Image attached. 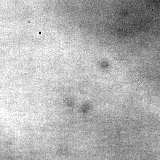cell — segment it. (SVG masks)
<instances>
[{"label": "cell", "mask_w": 160, "mask_h": 160, "mask_svg": "<svg viewBox=\"0 0 160 160\" xmlns=\"http://www.w3.org/2000/svg\"><path fill=\"white\" fill-rule=\"evenodd\" d=\"M148 69L145 71L143 75L136 81L132 82H123L122 83L134 85L138 91L142 89L143 86L148 77Z\"/></svg>", "instance_id": "obj_1"}]
</instances>
